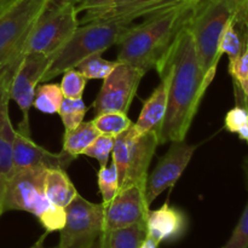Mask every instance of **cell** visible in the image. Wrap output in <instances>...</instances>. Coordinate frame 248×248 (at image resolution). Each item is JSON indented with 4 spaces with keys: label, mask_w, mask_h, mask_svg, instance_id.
<instances>
[{
    "label": "cell",
    "mask_w": 248,
    "mask_h": 248,
    "mask_svg": "<svg viewBox=\"0 0 248 248\" xmlns=\"http://www.w3.org/2000/svg\"><path fill=\"white\" fill-rule=\"evenodd\" d=\"M161 65H166L170 69L169 103L159 132V144H166L186 140L201 99L211 84L199 63L188 22L181 29L159 67Z\"/></svg>",
    "instance_id": "6da1fadb"
},
{
    "label": "cell",
    "mask_w": 248,
    "mask_h": 248,
    "mask_svg": "<svg viewBox=\"0 0 248 248\" xmlns=\"http://www.w3.org/2000/svg\"><path fill=\"white\" fill-rule=\"evenodd\" d=\"M194 1L156 12L142 23L131 24L118 46V61L143 70L159 68L177 35L188 22Z\"/></svg>",
    "instance_id": "7a4b0ae2"
},
{
    "label": "cell",
    "mask_w": 248,
    "mask_h": 248,
    "mask_svg": "<svg viewBox=\"0 0 248 248\" xmlns=\"http://www.w3.org/2000/svg\"><path fill=\"white\" fill-rule=\"evenodd\" d=\"M248 0H200L194 1L189 29L193 34L199 63L207 81L212 82L218 62L220 38L239 9Z\"/></svg>",
    "instance_id": "3957f363"
},
{
    "label": "cell",
    "mask_w": 248,
    "mask_h": 248,
    "mask_svg": "<svg viewBox=\"0 0 248 248\" xmlns=\"http://www.w3.org/2000/svg\"><path fill=\"white\" fill-rule=\"evenodd\" d=\"M132 23L125 21H93L79 24L69 40L53 56L50 67L40 80V84L77 68L80 63L93 55H102L116 45Z\"/></svg>",
    "instance_id": "277c9868"
},
{
    "label": "cell",
    "mask_w": 248,
    "mask_h": 248,
    "mask_svg": "<svg viewBox=\"0 0 248 248\" xmlns=\"http://www.w3.org/2000/svg\"><path fill=\"white\" fill-rule=\"evenodd\" d=\"M78 1L46 0L24 41L21 58L27 53L53 56L61 50L79 27Z\"/></svg>",
    "instance_id": "5b68a950"
},
{
    "label": "cell",
    "mask_w": 248,
    "mask_h": 248,
    "mask_svg": "<svg viewBox=\"0 0 248 248\" xmlns=\"http://www.w3.org/2000/svg\"><path fill=\"white\" fill-rule=\"evenodd\" d=\"M159 144V133L148 131L140 133L133 125L114 140L111 161L119 174V190L130 186L145 189L149 167Z\"/></svg>",
    "instance_id": "8992f818"
},
{
    "label": "cell",
    "mask_w": 248,
    "mask_h": 248,
    "mask_svg": "<svg viewBox=\"0 0 248 248\" xmlns=\"http://www.w3.org/2000/svg\"><path fill=\"white\" fill-rule=\"evenodd\" d=\"M46 0H16L0 15V72H15L27 36Z\"/></svg>",
    "instance_id": "52a82bcc"
},
{
    "label": "cell",
    "mask_w": 248,
    "mask_h": 248,
    "mask_svg": "<svg viewBox=\"0 0 248 248\" xmlns=\"http://www.w3.org/2000/svg\"><path fill=\"white\" fill-rule=\"evenodd\" d=\"M47 170L44 167L14 170L0 199L1 213L7 211H23L36 218L40 217L44 211L51 206L45 194Z\"/></svg>",
    "instance_id": "ba28073f"
},
{
    "label": "cell",
    "mask_w": 248,
    "mask_h": 248,
    "mask_svg": "<svg viewBox=\"0 0 248 248\" xmlns=\"http://www.w3.org/2000/svg\"><path fill=\"white\" fill-rule=\"evenodd\" d=\"M65 224L60 230V248H92L104 232V206L78 194L65 207Z\"/></svg>",
    "instance_id": "9c48e42d"
},
{
    "label": "cell",
    "mask_w": 248,
    "mask_h": 248,
    "mask_svg": "<svg viewBox=\"0 0 248 248\" xmlns=\"http://www.w3.org/2000/svg\"><path fill=\"white\" fill-rule=\"evenodd\" d=\"M53 56L27 53L21 58L11 78L9 86L10 99L16 102L18 108L21 109L22 120L17 130L24 133L31 135L29 111L33 107L36 85L40 84L41 78L50 67Z\"/></svg>",
    "instance_id": "30bf717a"
},
{
    "label": "cell",
    "mask_w": 248,
    "mask_h": 248,
    "mask_svg": "<svg viewBox=\"0 0 248 248\" xmlns=\"http://www.w3.org/2000/svg\"><path fill=\"white\" fill-rule=\"evenodd\" d=\"M144 75L143 70L119 62L115 69L103 80V85L92 103L96 114L107 111L127 114Z\"/></svg>",
    "instance_id": "8fae6325"
},
{
    "label": "cell",
    "mask_w": 248,
    "mask_h": 248,
    "mask_svg": "<svg viewBox=\"0 0 248 248\" xmlns=\"http://www.w3.org/2000/svg\"><path fill=\"white\" fill-rule=\"evenodd\" d=\"M196 148L198 145L189 144L186 140L171 142L166 154L159 160L153 172L148 174L145 183V200L148 205H152L157 196L176 186L188 167Z\"/></svg>",
    "instance_id": "7c38bea8"
},
{
    "label": "cell",
    "mask_w": 248,
    "mask_h": 248,
    "mask_svg": "<svg viewBox=\"0 0 248 248\" xmlns=\"http://www.w3.org/2000/svg\"><path fill=\"white\" fill-rule=\"evenodd\" d=\"M103 206L104 232L145 223L150 211L145 200V189L138 186L120 189L115 198Z\"/></svg>",
    "instance_id": "4fadbf2b"
},
{
    "label": "cell",
    "mask_w": 248,
    "mask_h": 248,
    "mask_svg": "<svg viewBox=\"0 0 248 248\" xmlns=\"http://www.w3.org/2000/svg\"><path fill=\"white\" fill-rule=\"evenodd\" d=\"M188 1L193 0H115L107 7L85 12L79 24L93 21H125L132 23L140 17H148Z\"/></svg>",
    "instance_id": "5bb4252c"
},
{
    "label": "cell",
    "mask_w": 248,
    "mask_h": 248,
    "mask_svg": "<svg viewBox=\"0 0 248 248\" xmlns=\"http://www.w3.org/2000/svg\"><path fill=\"white\" fill-rule=\"evenodd\" d=\"M73 159L65 152L52 153L41 145L36 144L29 133L15 130L14 153H12V171L14 170L29 169V167H44V169L67 170Z\"/></svg>",
    "instance_id": "9a60e30c"
},
{
    "label": "cell",
    "mask_w": 248,
    "mask_h": 248,
    "mask_svg": "<svg viewBox=\"0 0 248 248\" xmlns=\"http://www.w3.org/2000/svg\"><path fill=\"white\" fill-rule=\"evenodd\" d=\"M189 220L184 211L169 202L156 210H150L145 220L147 236L161 242H174L186 235Z\"/></svg>",
    "instance_id": "2e32d148"
},
{
    "label": "cell",
    "mask_w": 248,
    "mask_h": 248,
    "mask_svg": "<svg viewBox=\"0 0 248 248\" xmlns=\"http://www.w3.org/2000/svg\"><path fill=\"white\" fill-rule=\"evenodd\" d=\"M14 73L0 72V199L12 172L15 128L9 115V86Z\"/></svg>",
    "instance_id": "e0dca14e"
},
{
    "label": "cell",
    "mask_w": 248,
    "mask_h": 248,
    "mask_svg": "<svg viewBox=\"0 0 248 248\" xmlns=\"http://www.w3.org/2000/svg\"><path fill=\"white\" fill-rule=\"evenodd\" d=\"M156 72L160 75L159 85L144 101L137 123L133 124L136 131L140 133L148 131H156L159 133L166 116L169 103L170 69L166 65H161Z\"/></svg>",
    "instance_id": "ac0fdd59"
},
{
    "label": "cell",
    "mask_w": 248,
    "mask_h": 248,
    "mask_svg": "<svg viewBox=\"0 0 248 248\" xmlns=\"http://www.w3.org/2000/svg\"><path fill=\"white\" fill-rule=\"evenodd\" d=\"M45 194L52 205L65 208L79 193L65 170L50 169L45 177Z\"/></svg>",
    "instance_id": "d6986e66"
},
{
    "label": "cell",
    "mask_w": 248,
    "mask_h": 248,
    "mask_svg": "<svg viewBox=\"0 0 248 248\" xmlns=\"http://www.w3.org/2000/svg\"><path fill=\"white\" fill-rule=\"evenodd\" d=\"M101 133L98 132L92 121H82L78 127L65 130L63 135V152L77 159L94 142Z\"/></svg>",
    "instance_id": "ffe728a7"
},
{
    "label": "cell",
    "mask_w": 248,
    "mask_h": 248,
    "mask_svg": "<svg viewBox=\"0 0 248 248\" xmlns=\"http://www.w3.org/2000/svg\"><path fill=\"white\" fill-rule=\"evenodd\" d=\"M106 248H140L147 237L145 223L103 232Z\"/></svg>",
    "instance_id": "44dd1931"
},
{
    "label": "cell",
    "mask_w": 248,
    "mask_h": 248,
    "mask_svg": "<svg viewBox=\"0 0 248 248\" xmlns=\"http://www.w3.org/2000/svg\"><path fill=\"white\" fill-rule=\"evenodd\" d=\"M91 121L101 135L113 138H116L133 125L127 114L120 111H107V113L97 114L96 118L92 119Z\"/></svg>",
    "instance_id": "7402d4cb"
},
{
    "label": "cell",
    "mask_w": 248,
    "mask_h": 248,
    "mask_svg": "<svg viewBox=\"0 0 248 248\" xmlns=\"http://www.w3.org/2000/svg\"><path fill=\"white\" fill-rule=\"evenodd\" d=\"M62 99L63 94L60 85L43 82V85L36 87L33 107L41 113L52 115L58 113Z\"/></svg>",
    "instance_id": "603a6c76"
},
{
    "label": "cell",
    "mask_w": 248,
    "mask_h": 248,
    "mask_svg": "<svg viewBox=\"0 0 248 248\" xmlns=\"http://www.w3.org/2000/svg\"><path fill=\"white\" fill-rule=\"evenodd\" d=\"M119 64V61L104 60L102 55H93L82 61L75 69L79 70L87 80H104Z\"/></svg>",
    "instance_id": "cb8c5ba5"
},
{
    "label": "cell",
    "mask_w": 248,
    "mask_h": 248,
    "mask_svg": "<svg viewBox=\"0 0 248 248\" xmlns=\"http://www.w3.org/2000/svg\"><path fill=\"white\" fill-rule=\"evenodd\" d=\"M87 113V107L82 98L73 99L63 97L58 114L61 116L65 130H73L84 121Z\"/></svg>",
    "instance_id": "d4e9b609"
},
{
    "label": "cell",
    "mask_w": 248,
    "mask_h": 248,
    "mask_svg": "<svg viewBox=\"0 0 248 248\" xmlns=\"http://www.w3.org/2000/svg\"><path fill=\"white\" fill-rule=\"evenodd\" d=\"M97 181H98L99 193L102 195V203L107 205L119 193V174L113 161L110 162V165L99 167Z\"/></svg>",
    "instance_id": "484cf974"
},
{
    "label": "cell",
    "mask_w": 248,
    "mask_h": 248,
    "mask_svg": "<svg viewBox=\"0 0 248 248\" xmlns=\"http://www.w3.org/2000/svg\"><path fill=\"white\" fill-rule=\"evenodd\" d=\"M87 85V79L78 69L67 70L63 73L62 81H61V91L65 98L79 99L82 98V93Z\"/></svg>",
    "instance_id": "4316f807"
},
{
    "label": "cell",
    "mask_w": 248,
    "mask_h": 248,
    "mask_svg": "<svg viewBox=\"0 0 248 248\" xmlns=\"http://www.w3.org/2000/svg\"><path fill=\"white\" fill-rule=\"evenodd\" d=\"M114 140H115V138L109 137V136L99 135L94 140V142L87 149H85V152L82 154L89 157L96 159L99 162V167L107 166L109 162V157H110L111 152H113Z\"/></svg>",
    "instance_id": "83f0119b"
},
{
    "label": "cell",
    "mask_w": 248,
    "mask_h": 248,
    "mask_svg": "<svg viewBox=\"0 0 248 248\" xmlns=\"http://www.w3.org/2000/svg\"><path fill=\"white\" fill-rule=\"evenodd\" d=\"M65 208L58 207V206L51 203L50 207L46 211H44L43 215L38 218L40 224L43 225L44 229L46 230L47 234L53 232H60L65 224Z\"/></svg>",
    "instance_id": "f1b7e54d"
},
{
    "label": "cell",
    "mask_w": 248,
    "mask_h": 248,
    "mask_svg": "<svg viewBox=\"0 0 248 248\" xmlns=\"http://www.w3.org/2000/svg\"><path fill=\"white\" fill-rule=\"evenodd\" d=\"M222 248H248V202L232 236Z\"/></svg>",
    "instance_id": "f546056e"
},
{
    "label": "cell",
    "mask_w": 248,
    "mask_h": 248,
    "mask_svg": "<svg viewBox=\"0 0 248 248\" xmlns=\"http://www.w3.org/2000/svg\"><path fill=\"white\" fill-rule=\"evenodd\" d=\"M248 119V109L245 107L236 106L229 110L225 115L224 127L230 133H237V131L242 127Z\"/></svg>",
    "instance_id": "4dcf8cb0"
},
{
    "label": "cell",
    "mask_w": 248,
    "mask_h": 248,
    "mask_svg": "<svg viewBox=\"0 0 248 248\" xmlns=\"http://www.w3.org/2000/svg\"><path fill=\"white\" fill-rule=\"evenodd\" d=\"M115 0H79L77 4L78 14L82 11H90V10L102 9L111 5Z\"/></svg>",
    "instance_id": "1f68e13d"
},
{
    "label": "cell",
    "mask_w": 248,
    "mask_h": 248,
    "mask_svg": "<svg viewBox=\"0 0 248 248\" xmlns=\"http://www.w3.org/2000/svg\"><path fill=\"white\" fill-rule=\"evenodd\" d=\"M237 135H239L240 140H245V142L248 143V119L246 123L242 125V127L237 131Z\"/></svg>",
    "instance_id": "d6a6232c"
},
{
    "label": "cell",
    "mask_w": 248,
    "mask_h": 248,
    "mask_svg": "<svg viewBox=\"0 0 248 248\" xmlns=\"http://www.w3.org/2000/svg\"><path fill=\"white\" fill-rule=\"evenodd\" d=\"M159 247V244H157L155 240L150 239V237H145V240L143 241V244L140 245V248H157Z\"/></svg>",
    "instance_id": "836d02e7"
},
{
    "label": "cell",
    "mask_w": 248,
    "mask_h": 248,
    "mask_svg": "<svg viewBox=\"0 0 248 248\" xmlns=\"http://www.w3.org/2000/svg\"><path fill=\"white\" fill-rule=\"evenodd\" d=\"M47 235H48L47 232H45V234H44L43 236H41L40 239H39L38 241H36L35 244L33 245V246H31V247H29V248H60V247H58V246H57V247H45V246H44V240L46 239V236H47Z\"/></svg>",
    "instance_id": "e575fe53"
},
{
    "label": "cell",
    "mask_w": 248,
    "mask_h": 248,
    "mask_svg": "<svg viewBox=\"0 0 248 248\" xmlns=\"http://www.w3.org/2000/svg\"><path fill=\"white\" fill-rule=\"evenodd\" d=\"M15 1H16V0H0V15H1L2 12Z\"/></svg>",
    "instance_id": "d590c367"
},
{
    "label": "cell",
    "mask_w": 248,
    "mask_h": 248,
    "mask_svg": "<svg viewBox=\"0 0 248 248\" xmlns=\"http://www.w3.org/2000/svg\"><path fill=\"white\" fill-rule=\"evenodd\" d=\"M92 248H106V244H104V234L102 232V235L99 236V239L97 240L96 244L93 245V247Z\"/></svg>",
    "instance_id": "8d00e7d4"
},
{
    "label": "cell",
    "mask_w": 248,
    "mask_h": 248,
    "mask_svg": "<svg viewBox=\"0 0 248 248\" xmlns=\"http://www.w3.org/2000/svg\"><path fill=\"white\" fill-rule=\"evenodd\" d=\"M244 171H245V177H246V184H247V188H248V156L246 157L244 162Z\"/></svg>",
    "instance_id": "74e56055"
},
{
    "label": "cell",
    "mask_w": 248,
    "mask_h": 248,
    "mask_svg": "<svg viewBox=\"0 0 248 248\" xmlns=\"http://www.w3.org/2000/svg\"><path fill=\"white\" fill-rule=\"evenodd\" d=\"M2 215V213H1V208H0V216H1Z\"/></svg>",
    "instance_id": "f35d334b"
},
{
    "label": "cell",
    "mask_w": 248,
    "mask_h": 248,
    "mask_svg": "<svg viewBox=\"0 0 248 248\" xmlns=\"http://www.w3.org/2000/svg\"><path fill=\"white\" fill-rule=\"evenodd\" d=\"M193 1H200V0H193Z\"/></svg>",
    "instance_id": "ab89813d"
}]
</instances>
